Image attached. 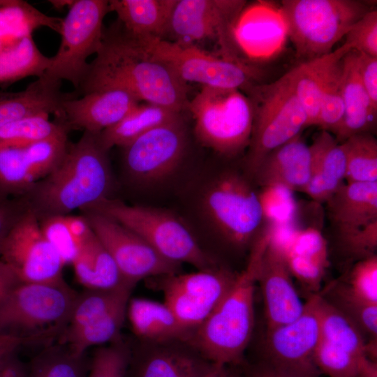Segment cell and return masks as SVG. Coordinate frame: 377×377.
<instances>
[{
    "label": "cell",
    "instance_id": "836d02e7",
    "mask_svg": "<svg viewBox=\"0 0 377 377\" xmlns=\"http://www.w3.org/2000/svg\"><path fill=\"white\" fill-rule=\"evenodd\" d=\"M318 312L322 340L357 357H368L363 334L349 318L323 297V292Z\"/></svg>",
    "mask_w": 377,
    "mask_h": 377
},
{
    "label": "cell",
    "instance_id": "83f0119b",
    "mask_svg": "<svg viewBox=\"0 0 377 377\" xmlns=\"http://www.w3.org/2000/svg\"><path fill=\"white\" fill-rule=\"evenodd\" d=\"M352 50L343 43L332 52L297 65L287 73L293 89L304 109L308 127L316 126L319 103L325 84L334 66Z\"/></svg>",
    "mask_w": 377,
    "mask_h": 377
},
{
    "label": "cell",
    "instance_id": "4dcf8cb0",
    "mask_svg": "<svg viewBox=\"0 0 377 377\" xmlns=\"http://www.w3.org/2000/svg\"><path fill=\"white\" fill-rule=\"evenodd\" d=\"M182 114L159 105L140 103L119 122L99 133V140L107 151L115 146L123 147Z\"/></svg>",
    "mask_w": 377,
    "mask_h": 377
},
{
    "label": "cell",
    "instance_id": "cb8c5ba5",
    "mask_svg": "<svg viewBox=\"0 0 377 377\" xmlns=\"http://www.w3.org/2000/svg\"><path fill=\"white\" fill-rule=\"evenodd\" d=\"M341 82L344 115L334 135L339 143L355 135L373 134L377 121V108L372 104L357 73L355 50H351L342 59Z\"/></svg>",
    "mask_w": 377,
    "mask_h": 377
},
{
    "label": "cell",
    "instance_id": "44dd1931",
    "mask_svg": "<svg viewBox=\"0 0 377 377\" xmlns=\"http://www.w3.org/2000/svg\"><path fill=\"white\" fill-rule=\"evenodd\" d=\"M288 37L279 6L258 1L244 7L233 29V40L241 54L257 60L267 59L281 50Z\"/></svg>",
    "mask_w": 377,
    "mask_h": 377
},
{
    "label": "cell",
    "instance_id": "bcb514c9",
    "mask_svg": "<svg viewBox=\"0 0 377 377\" xmlns=\"http://www.w3.org/2000/svg\"><path fill=\"white\" fill-rule=\"evenodd\" d=\"M345 43L357 52L377 57V10L372 8L346 34Z\"/></svg>",
    "mask_w": 377,
    "mask_h": 377
},
{
    "label": "cell",
    "instance_id": "f546056e",
    "mask_svg": "<svg viewBox=\"0 0 377 377\" xmlns=\"http://www.w3.org/2000/svg\"><path fill=\"white\" fill-rule=\"evenodd\" d=\"M209 363L180 348L161 347L140 358L133 356L130 377H200Z\"/></svg>",
    "mask_w": 377,
    "mask_h": 377
},
{
    "label": "cell",
    "instance_id": "681fc988",
    "mask_svg": "<svg viewBox=\"0 0 377 377\" xmlns=\"http://www.w3.org/2000/svg\"><path fill=\"white\" fill-rule=\"evenodd\" d=\"M285 258L292 276L312 294L320 291L327 265L296 254L288 253Z\"/></svg>",
    "mask_w": 377,
    "mask_h": 377
},
{
    "label": "cell",
    "instance_id": "f5cc1de1",
    "mask_svg": "<svg viewBox=\"0 0 377 377\" xmlns=\"http://www.w3.org/2000/svg\"><path fill=\"white\" fill-rule=\"evenodd\" d=\"M247 374L248 377H319L317 375L282 369L265 361L251 367Z\"/></svg>",
    "mask_w": 377,
    "mask_h": 377
},
{
    "label": "cell",
    "instance_id": "7c38bea8",
    "mask_svg": "<svg viewBox=\"0 0 377 377\" xmlns=\"http://www.w3.org/2000/svg\"><path fill=\"white\" fill-rule=\"evenodd\" d=\"M246 4L244 0H177L163 39L198 46L215 41L221 56L244 61L234 43L233 29Z\"/></svg>",
    "mask_w": 377,
    "mask_h": 377
},
{
    "label": "cell",
    "instance_id": "d6986e66",
    "mask_svg": "<svg viewBox=\"0 0 377 377\" xmlns=\"http://www.w3.org/2000/svg\"><path fill=\"white\" fill-rule=\"evenodd\" d=\"M140 102L131 94L118 89H103L65 100L55 117L70 130L82 129L93 133L112 127Z\"/></svg>",
    "mask_w": 377,
    "mask_h": 377
},
{
    "label": "cell",
    "instance_id": "30bf717a",
    "mask_svg": "<svg viewBox=\"0 0 377 377\" xmlns=\"http://www.w3.org/2000/svg\"><path fill=\"white\" fill-rule=\"evenodd\" d=\"M202 205L217 234L236 249L253 245L263 229L258 193L237 172L215 178L203 195Z\"/></svg>",
    "mask_w": 377,
    "mask_h": 377
},
{
    "label": "cell",
    "instance_id": "484cf974",
    "mask_svg": "<svg viewBox=\"0 0 377 377\" xmlns=\"http://www.w3.org/2000/svg\"><path fill=\"white\" fill-rule=\"evenodd\" d=\"M61 82L40 77L17 92H0V129L17 119L33 115L61 113L62 103L73 93L61 91Z\"/></svg>",
    "mask_w": 377,
    "mask_h": 377
},
{
    "label": "cell",
    "instance_id": "f6af8a7d",
    "mask_svg": "<svg viewBox=\"0 0 377 377\" xmlns=\"http://www.w3.org/2000/svg\"><path fill=\"white\" fill-rule=\"evenodd\" d=\"M347 286L358 298L377 304L376 254L357 260L351 269Z\"/></svg>",
    "mask_w": 377,
    "mask_h": 377
},
{
    "label": "cell",
    "instance_id": "f35d334b",
    "mask_svg": "<svg viewBox=\"0 0 377 377\" xmlns=\"http://www.w3.org/2000/svg\"><path fill=\"white\" fill-rule=\"evenodd\" d=\"M341 144L346 157V182H377V140L374 135H355Z\"/></svg>",
    "mask_w": 377,
    "mask_h": 377
},
{
    "label": "cell",
    "instance_id": "7bdbcfd3",
    "mask_svg": "<svg viewBox=\"0 0 377 377\" xmlns=\"http://www.w3.org/2000/svg\"><path fill=\"white\" fill-rule=\"evenodd\" d=\"M264 221L279 225L296 221L297 207L293 192L280 186L261 187L258 193Z\"/></svg>",
    "mask_w": 377,
    "mask_h": 377
},
{
    "label": "cell",
    "instance_id": "60d3db41",
    "mask_svg": "<svg viewBox=\"0 0 377 377\" xmlns=\"http://www.w3.org/2000/svg\"><path fill=\"white\" fill-rule=\"evenodd\" d=\"M368 359L354 355L321 339L313 357L320 373L329 377H355Z\"/></svg>",
    "mask_w": 377,
    "mask_h": 377
},
{
    "label": "cell",
    "instance_id": "d590c367",
    "mask_svg": "<svg viewBox=\"0 0 377 377\" xmlns=\"http://www.w3.org/2000/svg\"><path fill=\"white\" fill-rule=\"evenodd\" d=\"M69 129L49 114L29 116L13 121L0 129V149L27 147L41 141L68 136Z\"/></svg>",
    "mask_w": 377,
    "mask_h": 377
},
{
    "label": "cell",
    "instance_id": "ab89813d",
    "mask_svg": "<svg viewBox=\"0 0 377 377\" xmlns=\"http://www.w3.org/2000/svg\"><path fill=\"white\" fill-rule=\"evenodd\" d=\"M342 59L331 71L323 89L317 126L333 135L339 128L344 115L342 95Z\"/></svg>",
    "mask_w": 377,
    "mask_h": 377
},
{
    "label": "cell",
    "instance_id": "816d5d0a",
    "mask_svg": "<svg viewBox=\"0 0 377 377\" xmlns=\"http://www.w3.org/2000/svg\"><path fill=\"white\" fill-rule=\"evenodd\" d=\"M356 68L364 90L377 108V57L356 52Z\"/></svg>",
    "mask_w": 377,
    "mask_h": 377
},
{
    "label": "cell",
    "instance_id": "91938a15",
    "mask_svg": "<svg viewBox=\"0 0 377 377\" xmlns=\"http://www.w3.org/2000/svg\"><path fill=\"white\" fill-rule=\"evenodd\" d=\"M74 1H49L50 3L52 4L55 8H61L65 6H68V8L73 4Z\"/></svg>",
    "mask_w": 377,
    "mask_h": 377
},
{
    "label": "cell",
    "instance_id": "11a10c76",
    "mask_svg": "<svg viewBox=\"0 0 377 377\" xmlns=\"http://www.w3.org/2000/svg\"><path fill=\"white\" fill-rule=\"evenodd\" d=\"M22 283L15 271L0 260V301L16 286Z\"/></svg>",
    "mask_w": 377,
    "mask_h": 377
},
{
    "label": "cell",
    "instance_id": "4fadbf2b",
    "mask_svg": "<svg viewBox=\"0 0 377 377\" xmlns=\"http://www.w3.org/2000/svg\"><path fill=\"white\" fill-rule=\"evenodd\" d=\"M187 146V128L182 114L123 147L124 168L134 182H161L179 167Z\"/></svg>",
    "mask_w": 377,
    "mask_h": 377
},
{
    "label": "cell",
    "instance_id": "6da1fadb",
    "mask_svg": "<svg viewBox=\"0 0 377 377\" xmlns=\"http://www.w3.org/2000/svg\"><path fill=\"white\" fill-rule=\"evenodd\" d=\"M188 87L168 66L127 36L117 22L103 31L96 57L89 64L75 92L79 96L98 89H118L140 102L183 112L189 101Z\"/></svg>",
    "mask_w": 377,
    "mask_h": 377
},
{
    "label": "cell",
    "instance_id": "9f6ffc18",
    "mask_svg": "<svg viewBox=\"0 0 377 377\" xmlns=\"http://www.w3.org/2000/svg\"><path fill=\"white\" fill-rule=\"evenodd\" d=\"M200 377H236L228 369L226 366L210 363Z\"/></svg>",
    "mask_w": 377,
    "mask_h": 377
},
{
    "label": "cell",
    "instance_id": "f907efd6",
    "mask_svg": "<svg viewBox=\"0 0 377 377\" xmlns=\"http://www.w3.org/2000/svg\"><path fill=\"white\" fill-rule=\"evenodd\" d=\"M29 209L22 198L0 200V249L11 230Z\"/></svg>",
    "mask_w": 377,
    "mask_h": 377
},
{
    "label": "cell",
    "instance_id": "94428289",
    "mask_svg": "<svg viewBox=\"0 0 377 377\" xmlns=\"http://www.w3.org/2000/svg\"><path fill=\"white\" fill-rule=\"evenodd\" d=\"M6 46L0 38V51L2 50L3 48H5Z\"/></svg>",
    "mask_w": 377,
    "mask_h": 377
},
{
    "label": "cell",
    "instance_id": "3957f363",
    "mask_svg": "<svg viewBox=\"0 0 377 377\" xmlns=\"http://www.w3.org/2000/svg\"><path fill=\"white\" fill-rule=\"evenodd\" d=\"M267 244L265 237L253 243L244 270L187 341L210 363L227 366L239 363L243 357L253 330L255 286Z\"/></svg>",
    "mask_w": 377,
    "mask_h": 377
},
{
    "label": "cell",
    "instance_id": "6f0895ef",
    "mask_svg": "<svg viewBox=\"0 0 377 377\" xmlns=\"http://www.w3.org/2000/svg\"><path fill=\"white\" fill-rule=\"evenodd\" d=\"M355 377H377L376 362L367 360Z\"/></svg>",
    "mask_w": 377,
    "mask_h": 377
},
{
    "label": "cell",
    "instance_id": "2e32d148",
    "mask_svg": "<svg viewBox=\"0 0 377 377\" xmlns=\"http://www.w3.org/2000/svg\"><path fill=\"white\" fill-rule=\"evenodd\" d=\"M0 256L15 271L22 283L64 280L62 270L65 265L44 236L36 216L29 209L4 240Z\"/></svg>",
    "mask_w": 377,
    "mask_h": 377
},
{
    "label": "cell",
    "instance_id": "5bb4252c",
    "mask_svg": "<svg viewBox=\"0 0 377 377\" xmlns=\"http://www.w3.org/2000/svg\"><path fill=\"white\" fill-rule=\"evenodd\" d=\"M80 211L113 258L125 281L135 286L148 277L179 273V264L162 257L126 227L102 214L89 209Z\"/></svg>",
    "mask_w": 377,
    "mask_h": 377
},
{
    "label": "cell",
    "instance_id": "d6a6232c",
    "mask_svg": "<svg viewBox=\"0 0 377 377\" xmlns=\"http://www.w3.org/2000/svg\"><path fill=\"white\" fill-rule=\"evenodd\" d=\"M128 303L118 306L80 329L65 332L60 337L59 343L66 345L74 354L82 355L91 346L111 343L121 339Z\"/></svg>",
    "mask_w": 377,
    "mask_h": 377
},
{
    "label": "cell",
    "instance_id": "4316f807",
    "mask_svg": "<svg viewBox=\"0 0 377 377\" xmlns=\"http://www.w3.org/2000/svg\"><path fill=\"white\" fill-rule=\"evenodd\" d=\"M177 0H110V12H114L122 31L133 38L166 34Z\"/></svg>",
    "mask_w": 377,
    "mask_h": 377
},
{
    "label": "cell",
    "instance_id": "5b68a950",
    "mask_svg": "<svg viewBox=\"0 0 377 377\" xmlns=\"http://www.w3.org/2000/svg\"><path fill=\"white\" fill-rule=\"evenodd\" d=\"M279 7L300 64L332 52L352 26L372 9L359 0H283Z\"/></svg>",
    "mask_w": 377,
    "mask_h": 377
},
{
    "label": "cell",
    "instance_id": "7402d4cb",
    "mask_svg": "<svg viewBox=\"0 0 377 377\" xmlns=\"http://www.w3.org/2000/svg\"><path fill=\"white\" fill-rule=\"evenodd\" d=\"M310 147L297 135L269 152L255 175L260 187L280 186L293 192H304L311 176Z\"/></svg>",
    "mask_w": 377,
    "mask_h": 377
},
{
    "label": "cell",
    "instance_id": "db71d44e",
    "mask_svg": "<svg viewBox=\"0 0 377 377\" xmlns=\"http://www.w3.org/2000/svg\"><path fill=\"white\" fill-rule=\"evenodd\" d=\"M65 220L71 234L80 245L93 232L89 223L82 214L66 215Z\"/></svg>",
    "mask_w": 377,
    "mask_h": 377
},
{
    "label": "cell",
    "instance_id": "e0dca14e",
    "mask_svg": "<svg viewBox=\"0 0 377 377\" xmlns=\"http://www.w3.org/2000/svg\"><path fill=\"white\" fill-rule=\"evenodd\" d=\"M321 292L311 294L294 320L267 330L265 362L282 369L320 375L313 361L320 341L318 302Z\"/></svg>",
    "mask_w": 377,
    "mask_h": 377
},
{
    "label": "cell",
    "instance_id": "7a4b0ae2",
    "mask_svg": "<svg viewBox=\"0 0 377 377\" xmlns=\"http://www.w3.org/2000/svg\"><path fill=\"white\" fill-rule=\"evenodd\" d=\"M99 133L84 131L68 142L58 167L23 197L38 220L65 216L110 198L113 177Z\"/></svg>",
    "mask_w": 377,
    "mask_h": 377
},
{
    "label": "cell",
    "instance_id": "52a82bcc",
    "mask_svg": "<svg viewBox=\"0 0 377 377\" xmlns=\"http://www.w3.org/2000/svg\"><path fill=\"white\" fill-rule=\"evenodd\" d=\"M253 106V119L246 167L253 177L264 158L308 127L304 109L286 73L269 84H257L244 91Z\"/></svg>",
    "mask_w": 377,
    "mask_h": 377
},
{
    "label": "cell",
    "instance_id": "b9f144b4",
    "mask_svg": "<svg viewBox=\"0 0 377 377\" xmlns=\"http://www.w3.org/2000/svg\"><path fill=\"white\" fill-rule=\"evenodd\" d=\"M132 352L122 339L97 348L90 359L87 377H126Z\"/></svg>",
    "mask_w": 377,
    "mask_h": 377
},
{
    "label": "cell",
    "instance_id": "7dc6e473",
    "mask_svg": "<svg viewBox=\"0 0 377 377\" xmlns=\"http://www.w3.org/2000/svg\"><path fill=\"white\" fill-rule=\"evenodd\" d=\"M288 253L306 257L328 265L327 244L320 230L316 227L300 228L286 255Z\"/></svg>",
    "mask_w": 377,
    "mask_h": 377
},
{
    "label": "cell",
    "instance_id": "9a60e30c",
    "mask_svg": "<svg viewBox=\"0 0 377 377\" xmlns=\"http://www.w3.org/2000/svg\"><path fill=\"white\" fill-rule=\"evenodd\" d=\"M164 277V303L179 324L191 334L221 302L237 275L217 267Z\"/></svg>",
    "mask_w": 377,
    "mask_h": 377
},
{
    "label": "cell",
    "instance_id": "8d00e7d4",
    "mask_svg": "<svg viewBox=\"0 0 377 377\" xmlns=\"http://www.w3.org/2000/svg\"><path fill=\"white\" fill-rule=\"evenodd\" d=\"M90 360L64 344L48 345L27 364V377H87Z\"/></svg>",
    "mask_w": 377,
    "mask_h": 377
},
{
    "label": "cell",
    "instance_id": "277c9868",
    "mask_svg": "<svg viewBox=\"0 0 377 377\" xmlns=\"http://www.w3.org/2000/svg\"><path fill=\"white\" fill-rule=\"evenodd\" d=\"M78 293L64 280L21 283L0 301V334L50 343L65 332Z\"/></svg>",
    "mask_w": 377,
    "mask_h": 377
},
{
    "label": "cell",
    "instance_id": "ba28073f",
    "mask_svg": "<svg viewBox=\"0 0 377 377\" xmlns=\"http://www.w3.org/2000/svg\"><path fill=\"white\" fill-rule=\"evenodd\" d=\"M82 209L105 215L126 227L166 260L190 264L198 270L218 267L200 247L188 227L172 213L108 198ZM82 210V209H81Z\"/></svg>",
    "mask_w": 377,
    "mask_h": 377
},
{
    "label": "cell",
    "instance_id": "680465c9",
    "mask_svg": "<svg viewBox=\"0 0 377 377\" xmlns=\"http://www.w3.org/2000/svg\"><path fill=\"white\" fill-rule=\"evenodd\" d=\"M4 357L0 358V377H20V376L15 375V374H13L5 365L4 362H3V357Z\"/></svg>",
    "mask_w": 377,
    "mask_h": 377
},
{
    "label": "cell",
    "instance_id": "c3c4849f",
    "mask_svg": "<svg viewBox=\"0 0 377 377\" xmlns=\"http://www.w3.org/2000/svg\"><path fill=\"white\" fill-rule=\"evenodd\" d=\"M337 235L344 251L357 260L376 254L377 221Z\"/></svg>",
    "mask_w": 377,
    "mask_h": 377
},
{
    "label": "cell",
    "instance_id": "ffe728a7",
    "mask_svg": "<svg viewBox=\"0 0 377 377\" xmlns=\"http://www.w3.org/2000/svg\"><path fill=\"white\" fill-rule=\"evenodd\" d=\"M264 301L267 330L288 323L304 311L285 256L268 242L257 278Z\"/></svg>",
    "mask_w": 377,
    "mask_h": 377
},
{
    "label": "cell",
    "instance_id": "f1b7e54d",
    "mask_svg": "<svg viewBox=\"0 0 377 377\" xmlns=\"http://www.w3.org/2000/svg\"><path fill=\"white\" fill-rule=\"evenodd\" d=\"M126 317L133 333L142 340L158 343L173 340L187 341L191 335L164 302L145 298L130 299Z\"/></svg>",
    "mask_w": 377,
    "mask_h": 377
},
{
    "label": "cell",
    "instance_id": "74e56055",
    "mask_svg": "<svg viewBox=\"0 0 377 377\" xmlns=\"http://www.w3.org/2000/svg\"><path fill=\"white\" fill-rule=\"evenodd\" d=\"M323 297L349 318L363 335L372 341L377 339V304H370L354 295L346 284L330 283L323 291Z\"/></svg>",
    "mask_w": 377,
    "mask_h": 377
},
{
    "label": "cell",
    "instance_id": "ee69618b",
    "mask_svg": "<svg viewBox=\"0 0 377 377\" xmlns=\"http://www.w3.org/2000/svg\"><path fill=\"white\" fill-rule=\"evenodd\" d=\"M65 216H53L38 220L44 236L57 251L64 265L72 264L80 246L71 234Z\"/></svg>",
    "mask_w": 377,
    "mask_h": 377
},
{
    "label": "cell",
    "instance_id": "603a6c76",
    "mask_svg": "<svg viewBox=\"0 0 377 377\" xmlns=\"http://www.w3.org/2000/svg\"><path fill=\"white\" fill-rule=\"evenodd\" d=\"M311 170L304 191L316 203H325L346 182V157L341 143L321 131L309 145Z\"/></svg>",
    "mask_w": 377,
    "mask_h": 377
},
{
    "label": "cell",
    "instance_id": "8992f818",
    "mask_svg": "<svg viewBox=\"0 0 377 377\" xmlns=\"http://www.w3.org/2000/svg\"><path fill=\"white\" fill-rule=\"evenodd\" d=\"M198 142L222 156L233 158L249 147L253 111L250 98L238 89L201 87L187 109Z\"/></svg>",
    "mask_w": 377,
    "mask_h": 377
},
{
    "label": "cell",
    "instance_id": "d4e9b609",
    "mask_svg": "<svg viewBox=\"0 0 377 377\" xmlns=\"http://www.w3.org/2000/svg\"><path fill=\"white\" fill-rule=\"evenodd\" d=\"M337 235L377 221V182H345L325 202Z\"/></svg>",
    "mask_w": 377,
    "mask_h": 377
},
{
    "label": "cell",
    "instance_id": "ac0fdd59",
    "mask_svg": "<svg viewBox=\"0 0 377 377\" xmlns=\"http://www.w3.org/2000/svg\"><path fill=\"white\" fill-rule=\"evenodd\" d=\"M68 136L0 149V200L22 198L62 161Z\"/></svg>",
    "mask_w": 377,
    "mask_h": 377
},
{
    "label": "cell",
    "instance_id": "8fae6325",
    "mask_svg": "<svg viewBox=\"0 0 377 377\" xmlns=\"http://www.w3.org/2000/svg\"><path fill=\"white\" fill-rule=\"evenodd\" d=\"M109 12V1H74L62 20L58 51L43 77L66 80L77 89L89 67L87 58L96 54L101 45L103 22Z\"/></svg>",
    "mask_w": 377,
    "mask_h": 377
},
{
    "label": "cell",
    "instance_id": "9c48e42d",
    "mask_svg": "<svg viewBox=\"0 0 377 377\" xmlns=\"http://www.w3.org/2000/svg\"><path fill=\"white\" fill-rule=\"evenodd\" d=\"M131 38L187 84L193 82L201 87L244 91L259 84L262 75L253 64L225 58L195 45L180 44L156 37Z\"/></svg>",
    "mask_w": 377,
    "mask_h": 377
},
{
    "label": "cell",
    "instance_id": "e575fe53",
    "mask_svg": "<svg viewBox=\"0 0 377 377\" xmlns=\"http://www.w3.org/2000/svg\"><path fill=\"white\" fill-rule=\"evenodd\" d=\"M134 286L125 283L110 290L86 289L78 295L65 332L80 329L128 303Z\"/></svg>",
    "mask_w": 377,
    "mask_h": 377
},
{
    "label": "cell",
    "instance_id": "1f68e13d",
    "mask_svg": "<svg viewBox=\"0 0 377 377\" xmlns=\"http://www.w3.org/2000/svg\"><path fill=\"white\" fill-rule=\"evenodd\" d=\"M51 61V57L40 51L31 34H27L0 51V87L30 76L39 78Z\"/></svg>",
    "mask_w": 377,
    "mask_h": 377
}]
</instances>
